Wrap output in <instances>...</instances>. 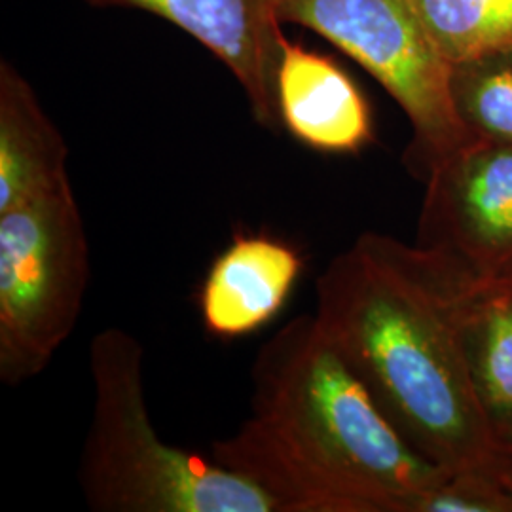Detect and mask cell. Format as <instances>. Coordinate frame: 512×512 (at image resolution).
I'll return each mask as SVG.
<instances>
[{"label":"cell","mask_w":512,"mask_h":512,"mask_svg":"<svg viewBox=\"0 0 512 512\" xmlns=\"http://www.w3.org/2000/svg\"><path fill=\"white\" fill-rule=\"evenodd\" d=\"M467 353L478 399L492 423L512 418V291L486 283L467 319Z\"/></svg>","instance_id":"8fae6325"},{"label":"cell","mask_w":512,"mask_h":512,"mask_svg":"<svg viewBox=\"0 0 512 512\" xmlns=\"http://www.w3.org/2000/svg\"><path fill=\"white\" fill-rule=\"evenodd\" d=\"M484 285L452 256L366 232L319 275L315 317L423 458L503 480L465 338Z\"/></svg>","instance_id":"6da1fadb"},{"label":"cell","mask_w":512,"mask_h":512,"mask_svg":"<svg viewBox=\"0 0 512 512\" xmlns=\"http://www.w3.org/2000/svg\"><path fill=\"white\" fill-rule=\"evenodd\" d=\"M448 65L512 50V0H412Z\"/></svg>","instance_id":"4fadbf2b"},{"label":"cell","mask_w":512,"mask_h":512,"mask_svg":"<svg viewBox=\"0 0 512 512\" xmlns=\"http://www.w3.org/2000/svg\"><path fill=\"white\" fill-rule=\"evenodd\" d=\"M503 283H505V285H507V287H509V289L512 291V275L509 277V279H507V281H503Z\"/></svg>","instance_id":"2e32d148"},{"label":"cell","mask_w":512,"mask_h":512,"mask_svg":"<svg viewBox=\"0 0 512 512\" xmlns=\"http://www.w3.org/2000/svg\"><path fill=\"white\" fill-rule=\"evenodd\" d=\"M304 270L293 245L268 234H234L200 289L207 336L238 340L274 321Z\"/></svg>","instance_id":"ba28073f"},{"label":"cell","mask_w":512,"mask_h":512,"mask_svg":"<svg viewBox=\"0 0 512 512\" xmlns=\"http://www.w3.org/2000/svg\"><path fill=\"white\" fill-rule=\"evenodd\" d=\"M93 412L80 488L95 512H281L255 482L165 442L148 412L145 351L122 329L90 348Z\"/></svg>","instance_id":"3957f363"},{"label":"cell","mask_w":512,"mask_h":512,"mask_svg":"<svg viewBox=\"0 0 512 512\" xmlns=\"http://www.w3.org/2000/svg\"><path fill=\"white\" fill-rule=\"evenodd\" d=\"M69 147L29 82L0 65V213L71 183Z\"/></svg>","instance_id":"30bf717a"},{"label":"cell","mask_w":512,"mask_h":512,"mask_svg":"<svg viewBox=\"0 0 512 512\" xmlns=\"http://www.w3.org/2000/svg\"><path fill=\"white\" fill-rule=\"evenodd\" d=\"M90 245L73 184L0 213V382L37 378L73 334Z\"/></svg>","instance_id":"277c9868"},{"label":"cell","mask_w":512,"mask_h":512,"mask_svg":"<svg viewBox=\"0 0 512 512\" xmlns=\"http://www.w3.org/2000/svg\"><path fill=\"white\" fill-rule=\"evenodd\" d=\"M416 243L456 258L486 283L512 275V147L480 139L425 175Z\"/></svg>","instance_id":"8992f818"},{"label":"cell","mask_w":512,"mask_h":512,"mask_svg":"<svg viewBox=\"0 0 512 512\" xmlns=\"http://www.w3.org/2000/svg\"><path fill=\"white\" fill-rule=\"evenodd\" d=\"M418 512H512V488L486 473H456L421 499Z\"/></svg>","instance_id":"5bb4252c"},{"label":"cell","mask_w":512,"mask_h":512,"mask_svg":"<svg viewBox=\"0 0 512 512\" xmlns=\"http://www.w3.org/2000/svg\"><path fill=\"white\" fill-rule=\"evenodd\" d=\"M281 23L327 38L365 67L414 129L408 160L427 171L473 137L459 122L450 65L425 29L412 0H275Z\"/></svg>","instance_id":"5b68a950"},{"label":"cell","mask_w":512,"mask_h":512,"mask_svg":"<svg viewBox=\"0 0 512 512\" xmlns=\"http://www.w3.org/2000/svg\"><path fill=\"white\" fill-rule=\"evenodd\" d=\"M501 456L505 459V480L512 488V418L494 427Z\"/></svg>","instance_id":"9a60e30c"},{"label":"cell","mask_w":512,"mask_h":512,"mask_svg":"<svg viewBox=\"0 0 512 512\" xmlns=\"http://www.w3.org/2000/svg\"><path fill=\"white\" fill-rule=\"evenodd\" d=\"M251 380V416L213 459L281 512H418L452 475L404 439L315 315L275 332Z\"/></svg>","instance_id":"7a4b0ae2"},{"label":"cell","mask_w":512,"mask_h":512,"mask_svg":"<svg viewBox=\"0 0 512 512\" xmlns=\"http://www.w3.org/2000/svg\"><path fill=\"white\" fill-rule=\"evenodd\" d=\"M128 6L164 18L209 48L239 80L256 120L277 118L275 71L281 54V19L275 0H88Z\"/></svg>","instance_id":"52a82bcc"},{"label":"cell","mask_w":512,"mask_h":512,"mask_svg":"<svg viewBox=\"0 0 512 512\" xmlns=\"http://www.w3.org/2000/svg\"><path fill=\"white\" fill-rule=\"evenodd\" d=\"M277 116L296 141L325 154H355L374 139L365 95L338 63L283 37L275 71Z\"/></svg>","instance_id":"9c48e42d"},{"label":"cell","mask_w":512,"mask_h":512,"mask_svg":"<svg viewBox=\"0 0 512 512\" xmlns=\"http://www.w3.org/2000/svg\"><path fill=\"white\" fill-rule=\"evenodd\" d=\"M450 93L473 139L512 147V50L452 63Z\"/></svg>","instance_id":"7c38bea8"}]
</instances>
